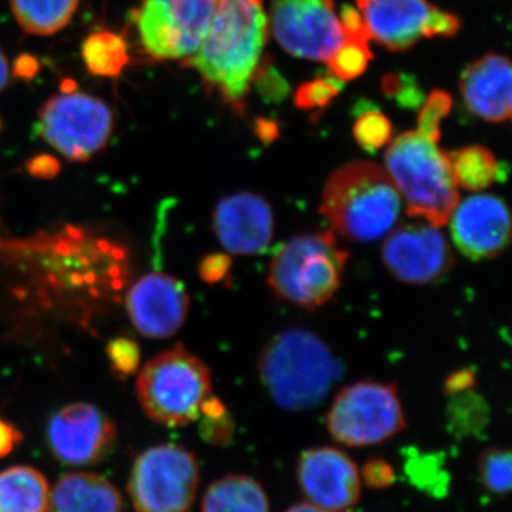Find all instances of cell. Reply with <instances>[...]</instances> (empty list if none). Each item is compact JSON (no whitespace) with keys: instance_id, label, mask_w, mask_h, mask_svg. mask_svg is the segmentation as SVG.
I'll list each match as a JSON object with an SVG mask.
<instances>
[{"instance_id":"cell-22","label":"cell","mask_w":512,"mask_h":512,"mask_svg":"<svg viewBox=\"0 0 512 512\" xmlns=\"http://www.w3.org/2000/svg\"><path fill=\"white\" fill-rule=\"evenodd\" d=\"M50 488L46 477L30 466L0 471V512H46Z\"/></svg>"},{"instance_id":"cell-28","label":"cell","mask_w":512,"mask_h":512,"mask_svg":"<svg viewBox=\"0 0 512 512\" xmlns=\"http://www.w3.org/2000/svg\"><path fill=\"white\" fill-rule=\"evenodd\" d=\"M406 473L416 487L434 497L444 495L450 483V477L443 467V460L433 454H409Z\"/></svg>"},{"instance_id":"cell-9","label":"cell","mask_w":512,"mask_h":512,"mask_svg":"<svg viewBox=\"0 0 512 512\" xmlns=\"http://www.w3.org/2000/svg\"><path fill=\"white\" fill-rule=\"evenodd\" d=\"M200 477V463L191 450L158 444L134 461L128 495L136 512H190Z\"/></svg>"},{"instance_id":"cell-8","label":"cell","mask_w":512,"mask_h":512,"mask_svg":"<svg viewBox=\"0 0 512 512\" xmlns=\"http://www.w3.org/2000/svg\"><path fill=\"white\" fill-rule=\"evenodd\" d=\"M326 424L338 443L370 447L402 433L407 420L396 384L360 380L336 394Z\"/></svg>"},{"instance_id":"cell-18","label":"cell","mask_w":512,"mask_h":512,"mask_svg":"<svg viewBox=\"0 0 512 512\" xmlns=\"http://www.w3.org/2000/svg\"><path fill=\"white\" fill-rule=\"evenodd\" d=\"M212 229L229 254L251 256L271 245L275 215L271 204L255 192L227 195L212 211Z\"/></svg>"},{"instance_id":"cell-21","label":"cell","mask_w":512,"mask_h":512,"mask_svg":"<svg viewBox=\"0 0 512 512\" xmlns=\"http://www.w3.org/2000/svg\"><path fill=\"white\" fill-rule=\"evenodd\" d=\"M202 512H269L265 488L255 478L229 474L208 487Z\"/></svg>"},{"instance_id":"cell-30","label":"cell","mask_w":512,"mask_h":512,"mask_svg":"<svg viewBox=\"0 0 512 512\" xmlns=\"http://www.w3.org/2000/svg\"><path fill=\"white\" fill-rule=\"evenodd\" d=\"M353 137L363 150L373 154L392 143L393 126L380 111H363L353 124Z\"/></svg>"},{"instance_id":"cell-6","label":"cell","mask_w":512,"mask_h":512,"mask_svg":"<svg viewBox=\"0 0 512 512\" xmlns=\"http://www.w3.org/2000/svg\"><path fill=\"white\" fill-rule=\"evenodd\" d=\"M211 390L210 369L183 345L148 360L137 380L144 413L165 427H183L200 419L201 404Z\"/></svg>"},{"instance_id":"cell-14","label":"cell","mask_w":512,"mask_h":512,"mask_svg":"<svg viewBox=\"0 0 512 512\" xmlns=\"http://www.w3.org/2000/svg\"><path fill=\"white\" fill-rule=\"evenodd\" d=\"M46 439L57 460L67 466H90L110 453L117 427L93 404L72 403L50 417Z\"/></svg>"},{"instance_id":"cell-33","label":"cell","mask_w":512,"mask_h":512,"mask_svg":"<svg viewBox=\"0 0 512 512\" xmlns=\"http://www.w3.org/2000/svg\"><path fill=\"white\" fill-rule=\"evenodd\" d=\"M340 83L335 77H318L303 83L296 90V107L305 111L326 109L340 93Z\"/></svg>"},{"instance_id":"cell-3","label":"cell","mask_w":512,"mask_h":512,"mask_svg":"<svg viewBox=\"0 0 512 512\" xmlns=\"http://www.w3.org/2000/svg\"><path fill=\"white\" fill-rule=\"evenodd\" d=\"M340 365L316 333L289 329L266 343L258 375L276 406L291 412L313 409L339 379Z\"/></svg>"},{"instance_id":"cell-45","label":"cell","mask_w":512,"mask_h":512,"mask_svg":"<svg viewBox=\"0 0 512 512\" xmlns=\"http://www.w3.org/2000/svg\"><path fill=\"white\" fill-rule=\"evenodd\" d=\"M0 133H2V120H0Z\"/></svg>"},{"instance_id":"cell-13","label":"cell","mask_w":512,"mask_h":512,"mask_svg":"<svg viewBox=\"0 0 512 512\" xmlns=\"http://www.w3.org/2000/svg\"><path fill=\"white\" fill-rule=\"evenodd\" d=\"M380 254L389 274L407 285L434 284L456 264L443 232L426 221L394 227L386 235Z\"/></svg>"},{"instance_id":"cell-17","label":"cell","mask_w":512,"mask_h":512,"mask_svg":"<svg viewBox=\"0 0 512 512\" xmlns=\"http://www.w3.org/2000/svg\"><path fill=\"white\" fill-rule=\"evenodd\" d=\"M126 308L140 335L150 339L174 336L190 313L187 289L174 276L151 272L141 276L127 293Z\"/></svg>"},{"instance_id":"cell-11","label":"cell","mask_w":512,"mask_h":512,"mask_svg":"<svg viewBox=\"0 0 512 512\" xmlns=\"http://www.w3.org/2000/svg\"><path fill=\"white\" fill-rule=\"evenodd\" d=\"M370 39L393 52L410 49L423 37H453L461 22L427 0H356Z\"/></svg>"},{"instance_id":"cell-44","label":"cell","mask_w":512,"mask_h":512,"mask_svg":"<svg viewBox=\"0 0 512 512\" xmlns=\"http://www.w3.org/2000/svg\"><path fill=\"white\" fill-rule=\"evenodd\" d=\"M286 512H329L326 510H322V508L316 507L311 503H299L292 505Z\"/></svg>"},{"instance_id":"cell-38","label":"cell","mask_w":512,"mask_h":512,"mask_svg":"<svg viewBox=\"0 0 512 512\" xmlns=\"http://www.w3.org/2000/svg\"><path fill=\"white\" fill-rule=\"evenodd\" d=\"M254 79L258 82L259 93L266 97V99L279 100L285 96L286 86L284 80L278 74L272 72V70H268V72L264 70L262 72L258 67L254 74Z\"/></svg>"},{"instance_id":"cell-29","label":"cell","mask_w":512,"mask_h":512,"mask_svg":"<svg viewBox=\"0 0 512 512\" xmlns=\"http://www.w3.org/2000/svg\"><path fill=\"white\" fill-rule=\"evenodd\" d=\"M448 420L457 433L471 434L484 429L488 423V406L483 397L466 392L451 396Z\"/></svg>"},{"instance_id":"cell-32","label":"cell","mask_w":512,"mask_h":512,"mask_svg":"<svg viewBox=\"0 0 512 512\" xmlns=\"http://www.w3.org/2000/svg\"><path fill=\"white\" fill-rule=\"evenodd\" d=\"M453 107V97L447 92L436 90L427 97L417 119V131L424 137L439 143L441 137V121L446 119Z\"/></svg>"},{"instance_id":"cell-42","label":"cell","mask_w":512,"mask_h":512,"mask_svg":"<svg viewBox=\"0 0 512 512\" xmlns=\"http://www.w3.org/2000/svg\"><path fill=\"white\" fill-rule=\"evenodd\" d=\"M256 136L261 138L265 144L274 143L276 138L279 137L278 126L274 123V121L269 120H258L256 121Z\"/></svg>"},{"instance_id":"cell-43","label":"cell","mask_w":512,"mask_h":512,"mask_svg":"<svg viewBox=\"0 0 512 512\" xmlns=\"http://www.w3.org/2000/svg\"><path fill=\"white\" fill-rule=\"evenodd\" d=\"M9 69L8 57H6L5 52H3L2 47H0V93L8 86L10 77Z\"/></svg>"},{"instance_id":"cell-34","label":"cell","mask_w":512,"mask_h":512,"mask_svg":"<svg viewBox=\"0 0 512 512\" xmlns=\"http://www.w3.org/2000/svg\"><path fill=\"white\" fill-rule=\"evenodd\" d=\"M232 259L228 254H210L202 258L198 266V275L204 284L214 286L228 284L231 278Z\"/></svg>"},{"instance_id":"cell-41","label":"cell","mask_w":512,"mask_h":512,"mask_svg":"<svg viewBox=\"0 0 512 512\" xmlns=\"http://www.w3.org/2000/svg\"><path fill=\"white\" fill-rule=\"evenodd\" d=\"M39 69L35 56L20 55L13 63V76L20 80H32L39 73Z\"/></svg>"},{"instance_id":"cell-15","label":"cell","mask_w":512,"mask_h":512,"mask_svg":"<svg viewBox=\"0 0 512 512\" xmlns=\"http://www.w3.org/2000/svg\"><path fill=\"white\" fill-rule=\"evenodd\" d=\"M298 483L308 503L329 512L352 510L362 491L355 461L335 447L306 450L299 458Z\"/></svg>"},{"instance_id":"cell-20","label":"cell","mask_w":512,"mask_h":512,"mask_svg":"<svg viewBox=\"0 0 512 512\" xmlns=\"http://www.w3.org/2000/svg\"><path fill=\"white\" fill-rule=\"evenodd\" d=\"M46 512H123V497L99 474L70 473L50 490Z\"/></svg>"},{"instance_id":"cell-35","label":"cell","mask_w":512,"mask_h":512,"mask_svg":"<svg viewBox=\"0 0 512 512\" xmlns=\"http://www.w3.org/2000/svg\"><path fill=\"white\" fill-rule=\"evenodd\" d=\"M235 433V424L231 414L224 413L217 417H205L200 424L202 439L214 446H228Z\"/></svg>"},{"instance_id":"cell-1","label":"cell","mask_w":512,"mask_h":512,"mask_svg":"<svg viewBox=\"0 0 512 512\" xmlns=\"http://www.w3.org/2000/svg\"><path fill=\"white\" fill-rule=\"evenodd\" d=\"M266 26L264 0H218L207 36L183 60L235 113L244 114L249 84L261 62Z\"/></svg>"},{"instance_id":"cell-24","label":"cell","mask_w":512,"mask_h":512,"mask_svg":"<svg viewBox=\"0 0 512 512\" xmlns=\"http://www.w3.org/2000/svg\"><path fill=\"white\" fill-rule=\"evenodd\" d=\"M87 72L96 77H117L130 63L124 35L109 29L97 30L83 40L80 49Z\"/></svg>"},{"instance_id":"cell-16","label":"cell","mask_w":512,"mask_h":512,"mask_svg":"<svg viewBox=\"0 0 512 512\" xmlns=\"http://www.w3.org/2000/svg\"><path fill=\"white\" fill-rule=\"evenodd\" d=\"M448 222L458 251L471 261L497 258L510 245V210L497 195L476 194L458 202Z\"/></svg>"},{"instance_id":"cell-2","label":"cell","mask_w":512,"mask_h":512,"mask_svg":"<svg viewBox=\"0 0 512 512\" xmlns=\"http://www.w3.org/2000/svg\"><path fill=\"white\" fill-rule=\"evenodd\" d=\"M402 202L384 168L370 161H350L330 174L319 211L343 237L369 244L396 227Z\"/></svg>"},{"instance_id":"cell-12","label":"cell","mask_w":512,"mask_h":512,"mask_svg":"<svg viewBox=\"0 0 512 512\" xmlns=\"http://www.w3.org/2000/svg\"><path fill=\"white\" fill-rule=\"evenodd\" d=\"M272 32L292 56L328 62L345 40L335 0H274Z\"/></svg>"},{"instance_id":"cell-26","label":"cell","mask_w":512,"mask_h":512,"mask_svg":"<svg viewBox=\"0 0 512 512\" xmlns=\"http://www.w3.org/2000/svg\"><path fill=\"white\" fill-rule=\"evenodd\" d=\"M369 40L366 36H345L342 45L326 62L335 79L339 82H349L366 72L367 64L373 59Z\"/></svg>"},{"instance_id":"cell-23","label":"cell","mask_w":512,"mask_h":512,"mask_svg":"<svg viewBox=\"0 0 512 512\" xmlns=\"http://www.w3.org/2000/svg\"><path fill=\"white\" fill-rule=\"evenodd\" d=\"M80 0H10L13 18L29 35L52 36L66 28Z\"/></svg>"},{"instance_id":"cell-27","label":"cell","mask_w":512,"mask_h":512,"mask_svg":"<svg viewBox=\"0 0 512 512\" xmlns=\"http://www.w3.org/2000/svg\"><path fill=\"white\" fill-rule=\"evenodd\" d=\"M478 477L488 493L505 495L512 484L511 453L500 447L485 448L478 457Z\"/></svg>"},{"instance_id":"cell-7","label":"cell","mask_w":512,"mask_h":512,"mask_svg":"<svg viewBox=\"0 0 512 512\" xmlns=\"http://www.w3.org/2000/svg\"><path fill=\"white\" fill-rule=\"evenodd\" d=\"M60 94L50 97L37 113L36 131L50 147L73 163H87L109 144L114 116L99 97L72 89L64 82Z\"/></svg>"},{"instance_id":"cell-25","label":"cell","mask_w":512,"mask_h":512,"mask_svg":"<svg viewBox=\"0 0 512 512\" xmlns=\"http://www.w3.org/2000/svg\"><path fill=\"white\" fill-rule=\"evenodd\" d=\"M447 154L451 174L458 188L470 192L483 191L497 178V158L488 148L468 146L456 151H447Z\"/></svg>"},{"instance_id":"cell-4","label":"cell","mask_w":512,"mask_h":512,"mask_svg":"<svg viewBox=\"0 0 512 512\" xmlns=\"http://www.w3.org/2000/svg\"><path fill=\"white\" fill-rule=\"evenodd\" d=\"M386 173L410 218L441 228L460 202L447 151L419 131L400 134L387 148Z\"/></svg>"},{"instance_id":"cell-37","label":"cell","mask_w":512,"mask_h":512,"mask_svg":"<svg viewBox=\"0 0 512 512\" xmlns=\"http://www.w3.org/2000/svg\"><path fill=\"white\" fill-rule=\"evenodd\" d=\"M25 168L28 174L37 180L47 181L55 180L62 171V164L50 154H37L26 161Z\"/></svg>"},{"instance_id":"cell-36","label":"cell","mask_w":512,"mask_h":512,"mask_svg":"<svg viewBox=\"0 0 512 512\" xmlns=\"http://www.w3.org/2000/svg\"><path fill=\"white\" fill-rule=\"evenodd\" d=\"M367 487L372 490H386L396 483V471L392 464L383 458H372L363 466L362 477Z\"/></svg>"},{"instance_id":"cell-39","label":"cell","mask_w":512,"mask_h":512,"mask_svg":"<svg viewBox=\"0 0 512 512\" xmlns=\"http://www.w3.org/2000/svg\"><path fill=\"white\" fill-rule=\"evenodd\" d=\"M476 373L471 369H461L451 373L444 380V393L447 396H456V394L470 392L476 386Z\"/></svg>"},{"instance_id":"cell-10","label":"cell","mask_w":512,"mask_h":512,"mask_svg":"<svg viewBox=\"0 0 512 512\" xmlns=\"http://www.w3.org/2000/svg\"><path fill=\"white\" fill-rule=\"evenodd\" d=\"M134 10L138 39L148 56L185 60L200 47L218 0H140Z\"/></svg>"},{"instance_id":"cell-40","label":"cell","mask_w":512,"mask_h":512,"mask_svg":"<svg viewBox=\"0 0 512 512\" xmlns=\"http://www.w3.org/2000/svg\"><path fill=\"white\" fill-rule=\"evenodd\" d=\"M22 431L0 417V458L10 456L22 444Z\"/></svg>"},{"instance_id":"cell-31","label":"cell","mask_w":512,"mask_h":512,"mask_svg":"<svg viewBox=\"0 0 512 512\" xmlns=\"http://www.w3.org/2000/svg\"><path fill=\"white\" fill-rule=\"evenodd\" d=\"M106 355L111 373L116 379L126 380L140 369V345L130 336L121 335L111 339L106 346Z\"/></svg>"},{"instance_id":"cell-5","label":"cell","mask_w":512,"mask_h":512,"mask_svg":"<svg viewBox=\"0 0 512 512\" xmlns=\"http://www.w3.org/2000/svg\"><path fill=\"white\" fill-rule=\"evenodd\" d=\"M348 261L332 231L296 235L272 258L268 286L281 301L316 311L338 293Z\"/></svg>"},{"instance_id":"cell-19","label":"cell","mask_w":512,"mask_h":512,"mask_svg":"<svg viewBox=\"0 0 512 512\" xmlns=\"http://www.w3.org/2000/svg\"><path fill=\"white\" fill-rule=\"evenodd\" d=\"M511 82L510 60L487 55L467 67L460 90L471 113L490 123H504L511 117Z\"/></svg>"}]
</instances>
